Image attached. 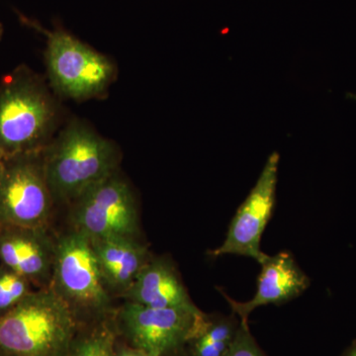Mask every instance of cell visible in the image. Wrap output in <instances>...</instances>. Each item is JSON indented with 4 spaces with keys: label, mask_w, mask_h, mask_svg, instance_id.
<instances>
[{
    "label": "cell",
    "mask_w": 356,
    "mask_h": 356,
    "mask_svg": "<svg viewBox=\"0 0 356 356\" xmlns=\"http://www.w3.org/2000/svg\"><path fill=\"white\" fill-rule=\"evenodd\" d=\"M60 110L43 79L26 65L0 83V153H36L53 140Z\"/></svg>",
    "instance_id": "cell-1"
},
{
    "label": "cell",
    "mask_w": 356,
    "mask_h": 356,
    "mask_svg": "<svg viewBox=\"0 0 356 356\" xmlns=\"http://www.w3.org/2000/svg\"><path fill=\"white\" fill-rule=\"evenodd\" d=\"M44 172L55 202L72 204L118 172L119 151L83 122H70L43 149Z\"/></svg>",
    "instance_id": "cell-2"
},
{
    "label": "cell",
    "mask_w": 356,
    "mask_h": 356,
    "mask_svg": "<svg viewBox=\"0 0 356 356\" xmlns=\"http://www.w3.org/2000/svg\"><path fill=\"white\" fill-rule=\"evenodd\" d=\"M81 325L50 287L38 289L0 318V350L10 356H65Z\"/></svg>",
    "instance_id": "cell-3"
},
{
    "label": "cell",
    "mask_w": 356,
    "mask_h": 356,
    "mask_svg": "<svg viewBox=\"0 0 356 356\" xmlns=\"http://www.w3.org/2000/svg\"><path fill=\"white\" fill-rule=\"evenodd\" d=\"M50 288L81 325L113 316V296L103 280L90 240L74 229L57 236Z\"/></svg>",
    "instance_id": "cell-4"
},
{
    "label": "cell",
    "mask_w": 356,
    "mask_h": 356,
    "mask_svg": "<svg viewBox=\"0 0 356 356\" xmlns=\"http://www.w3.org/2000/svg\"><path fill=\"white\" fill-rule=\"evenodd\" d=\"M46 35L47 70L58 95L83 102L106 95L116 77L108 58L62 30Z\"/></svg>",
    "instance_id": "cell-5"
},
{
    "label": "cell",
    "mask_w": 356,
    "mask_h": 356,
    "mask_svg": "<svg viewBox=\"0 0 356 356\" xmlns=\"http://www.w3.org/2000/svg\"><path fill=\"white\" fill-rule=\"evenodd\" d=\"M204 313L151 308L125 301L113 314L117 334L153 356H185L187 346L207 320Z\"/></svg>",
    "instance_id": "cell-6"
},
{
    "label": "cell",
    "mask_w": 356,
    "mask_h": 356,
    "mask_svg": "<svg viewBox=\"0 0 356 356\" xmlns=\"http://www.w3.org/2000/svg\"><path fill=\"white\" fill-rule=\"evenodd\" d=\"M55 203L43 151L6 159L0 177V226L51 228Z\"/></svg>",
    "instance_id": "cell-7"
},
{
    "label": "cell",
    "mask_w": 356,
    "mask_h": 356,
    "mask_svg": "<svg viewBox=\"0 0 356 356\" xmlns=\"http://www.w3.org/2000/svg\"><path fill=\"white\" fill-rule=\"evenodd\" d=\"M70 206V229L89 240H140L137 200L130 185L118 172L84 192Z\"/></svg>",
    "instance_id": "cell-8"
},
{
    "label": "cell",
    "mask_w": 356,
    "mask_h": 356,
    "mask_svg": "<svg viewBox=\"0 0 356 356\" xmlns=\"http://www.w3.org/2000/svg\"><path fill=\"white\" fill-rule=\"evenodd\" d=\"M280 154L274 152L254 188L236 211L229 227L226 240L213 252V255H243L261 262L266 257L261 252V241L267 222L270 220L275 203Z\"/></svg>",
    "instance_id": "cell-9"
},
{
    "label": "cell",
    "mask_w": 356,
    "mask_h": 356,
    "mask_svg": "<svg viewBox=\"0 0 356 356\" xmlns=\"http://www.w3.org/2000/svg\"><path fill=\"white\" fill-rule=\"evenodd\" d=\"M57 236L51 228L0 226V261L43 289L51 285Z\"/></svg>",
    "instance_id": "cell-10"
},
{
    "label": "cell",
    "mask_w": 356,
    "mask_h": 356,
    "mask_svg": "<svg viewBox=\"0 0 356 356\" xmlns=\"http://www.w3.org/2000/svg\"><path fill=\"white\" fill-rule=\"evenodd\" d=\"M259 264L261 273L257 294L250 301H234L222 293L241 322H248V316L257 307L284 303L299 296L310 285L308 276L297 266L289 252H280L273 257L266 254Z\"/></svg>",
    "instance_id": "cell-11"
},
{
    "label": "cell",
    "mask_w": 356,
    "mask_h": 356,
    "mask_svg": "<svg viewBox=\"0 0 356 356\" xmlns=\"http://www.w3.org/2000/svg\"><path fill=\"white\" fill-rule=\"evenodd\" d=\"M122 298L151 308L202 313L192 301L175 264L166 257H152Z\"/></svg>",
    "instance_id": "cell-12"
},
{
    "label": "cell",
    "mask_w": 356,
    "mask_h": 356,
    "mask_svg": "<svg viewBox=\"0 0 356 356\" xmlns=\"http://www.w3.org/2000/svg\"><path fill=\"white\" fill-rule=\"evenodd\" d=\"M103 280L112 296L123 297L152 259L137 238L90 240Z\"/></svg>",
    "instance_id": "cell-13"
},
{
    "label": "cell",
    "mask_w": 356,
    "mask_h": 356,
    "mask_svg": "<svg viewBox=\"0 0 356 356\" xmlns=\"http://www.w3.org/2000/svg\"><path fill=\"white\" fill-rule=\"evenodd\" d=\"M241 321L234 317H210L189 341L185 356H226L235 341Z\"/></svg>",
    "instance_id": "cell-14"
},
{
    "label": "cell",
    "mask_w": 356,
    "mask_h": 356,
    "mask_svg": "<svg viewBox=\"0 0 356 356\" xmlns=\"http://www.w3.org/2000/svg\"><path fill=\"white\" fill-rule=\"evenodd\" d=\"M81 325L65 356H114L117 344L113 318Z\"/></svg>",
    "instance_id": "cell-15"
},
{
    "label": "cell",
    "mask_w": 356,
    "mask_h": 356,
    "mask_svg": "<svg viewBox=\"0 0 356 356\" xmlns=\"http://www.w3.org/2000/svg\"><path fill=\"white\" fill-rule=\"evenodd\" d=\"M32 284L13 269L0 264V318L10 313L33 292Z\"/></svg>",
    "instance_id": "cell-16"
},
{
    "label": "cell",
    "mask_w": 356,
    "mask_h": 356,
    "mask_svg": "<svg viewBox=\"0 0 356 356\" xmlns=\"http://www.w3.org/2000/svg\"><path fill=\"white\" fill-rule=\"evenodd\" d=\"M226 356H266L248 329V322H241L238 334Z\"/></svg>",
    "instance_id": "cell-17"
},
{
    "label": "cell",
    "mask_w": 356,
    "mask_h": 356,
    "mask_svg": "<svg viewBox=\"0 0 356 356\" xmlns=\"http://www.w3.org/2000/svg\"><path fill=\"white\" fill-rule=\"evenodd\" d=\"M118 343V341H117ZM114 356H153L149 355V353H145V351L138 350V348H133V346H129V344H122L118 346L116 344V348H115Z\"/></svg>",
    "instance_id": "cell-18"
},
{
    "label": "cell",
    "mask_w": 356,
    "mask_h": 356,
    "mask_svg": "<svg viewBox=\"0 0 356 356\" xmlns=\"http://www.w3.org/2000/svg\"><path fill=\"white\" fill-rule=\"evenodd\" d=\"M343 356H356V341L351 343V346L346 350Z\"/></svg>",
    "instance_id": "cell-19"
},
{
    "label": "cell",
    "mask_w": 356,
    "mask_h": 356,
    "mask_svg": "<svg viewBox=\"0 0 356 356\" xmlns=\"http://www.w3.org/2000/svg\"><path fill=\"white\" fill-rule=\"evenodd\" d=\"M6 156L0 153V177H1L2 172H3L4 163H6Z\"/></svg>",
    "instance_id": "cell-20"
},
{
    "label": "cell",
    "mask_w": 356,
    "mask_h": 356,
    "mask_svg": "<svg viewBox=\"0 0 356 356\" xmlns=\"http://www.w3.org/2000/svg\"><path fill=\"white\" fill-rule=\"evenodd\" d=\"M0 356H10V355H7V353H4L3 350H0Z\"/></svg>",
    "instance_id": "cell-21"
},
{
    "label": "cell",
    "mask_w": 356,
    "mask_h": 356,
    "mask_svg": "<svg viewBox=\"0 0 356 356\" xmlns=\"http://www.w3.org/2000/svg\"><path fill=\"white\" fill-rule=\"evenodd\" d=\"M2 33H3V28H2L1 23H0V38H1Z\"/></svg>",
    "instance_id": "cell-22"
}]
</instances>
